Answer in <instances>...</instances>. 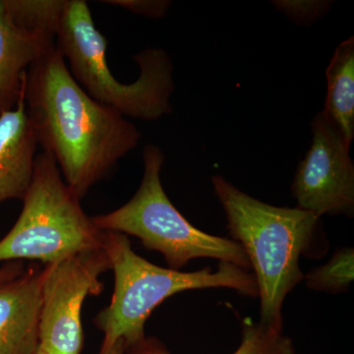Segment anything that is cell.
I'll list each match as a JSON object with an SVG mask.
<instances>
[{
	"label": "cell",
	"instance_id": "277c9868",
	"mask_svg": "<svg viewBox=\"0 0 354 354\" xmlns=\"http://www.w3.org/2000/svg\"><path fill=\"white\" fill-rule=\"evenodd\" d=\"M55 46L83 90L124 118L157 120L171 113L174 84L169 55L160 48H147L134 57L138 79L129 84L116 80L106 60L108 41L84 0H64Z\"/></svg>",
	"mask_w": 354,
	"mask_h": 354
},
{
	"label": "cell",
	"instance_id": "2e32d148",
	"mask_svg": "<svg viewBox=\"0 0 354 354\" xmlns=\"http://www.w3.org/2000/svg\"><path fill=\"white\" fill-rule=\"evenodd\" d=\"M104 3L121 7L130 12L149 18L164 17L171 7V1L165 0H106Z\"/></svg>",
	"mask_w": 354,
	"mask_h": 354
},
{
	"label": "cell",
	"instance_id": "5b68a950",
	"mask_svg": "<svg viewBox=\"0 0 354 354\" xmlns=\"http://www.w3.org/2000/svg\"><path fill=\"white\" fill-rule=\"evenodd\" d=\"M164 162L165 153L158 146L147 145L138 190L120 208L92 218L95 225L104 232L138 237L147 249L162 254L169 269L176 271L198 258H213L250 269L241 244L198 230L172 205L160 179Z\"/></svg>",
	"mask_w": 354,
	"mask_h": 354
},
{
	"label": "cell",
	"instance_id": "30bf717a",
	"mask_svg": "<svg viewBox=\"0 0 354 354\" xmlns=\"http://www.w3.org/2000/svg\"><path fill=\"white\" fill-rule=\"evenodd\" d=\"M43 270L32 266L0 286V354H36Z\"/></svg>",
	"mask_w": 354,
	"mask_h": 354
},
{
	"label": "cell",
	"instance_id": "8fae6325",
	"mask_svg": "<svg viewBox=\"0 0 354 354\" xmlns=\"http://www.w3.org/2000/svg\"><path fill=\"white\" fill-rule=\"evenodd\" d=\"M25 87L15 108L0 115V204L24 199L34 174L39 144L26 109Z\"/></svg>",
	"mask_w": 354,
	"mask_h": 354
},
{
	"label": "cell",
	"instance_id": "5bb4252c",
	"mask_svg": "<svg viewBox=\"0 0 354 354\" xmlns=\"http://www.w3.org/2000/svg\"><path fill=\"white\" fill-rule=\"evenodd\" d=\"M354 278V250L351 247L339 249L322 267L310 271L304 279L309 290L339 293L346 291Z\"/></svg>",
	"mask_w": 354,
	"mask_h": 354
},
{
	"label": "cell",
	"instance_id": "7c38bea8",
	"mask_svg": "<svg viewBox=\"0 0 354 354\" xmlns=\"http://www.w3.org/2000/svg\"><path fill=\"white\" fill-rule=\"evenodd\" d=\"M327 97L324 113L351 146L354 138V38L342 41L326 70Z\"/></svg>",
	"mask_w": 354,
	"mask_h": 354
},
{
	"label": "cell",
	"instance_id": "7a4b0ae2",
	"mask_svg": "<svg viewBox=\"0 0 354 354\" xmlns=\"http://www.w3.org/2000/svg\"><path fill=\"white\" fill-rule=\"evenodd\" d=\"M214 190L234 241L244 249L261 299L262 325L283 328L286 295L304 281L299 259L309 250L320 218L299 208H281L249 196L223 177H212Z\"/></svg>",
	"mask_w": 354,
	"mask_h": 354
},
{
	"label": "cell",
	"instance_id": "ac0fdd59",
	"mask_svg": "<svg viewBox=\"0 0 354 354\" xmlns=\"http://www.w3.org/2000/svg\"><path fill=\"white\" fill-rule=\"evenodd\" d=\"M127 346H125L124 342L120 341L116 342L113 346L108 349L106 351H100L99 354H125L127 351Z\"/></svg>",
	"mask_w": 354,
	"mask_h": 354
},
{
	"label": "cell",
	"instance_id": "8992f818",
	"mask_svg": "<svg viewBox=\"0 0 354 354\" xmlns=\"http://www.w3.org/2000/svg\"><path fill=\"white\" fill-rule=\"evenodd\" d=\"M80 200L65 183L53 156L37 155L21 215L0 241V262L29 259L55 264L102 248L104 232L86 215Z\"/></svg>",
	"mask_w": 354,
	"mask_h": 354
},
{
	"label": "cell",
	"instance_id": "e0dca14e",
	"mask_svg": "<svg viewBox=\"0 0 354 354\" xmlns=\"http://www.w3.org/2000/svg\"><path fill=\"white\" fill-rule=\"evenodd\" d=\"M25 271L24 265L21 261H11L0 268V286L18 278Z\"/></svg>",
	"mask_w": 354,
	"mask_h": 354
},
{
	"label": "cell",
	"instance_id": "3957f363",
	"mask_svg": "<svg viewBox=\"0 0 354 354\" xmlns=\"http://www.w3.org/2000/svg\"><path fill=\"white\" fill-rule=\"evenodd\" d=\"M102 248L111 260L115 283L111 304L95 319L97 329L104 333L100 351L120 341L127 348L141 342L156 307L180 291L225 288L259 297L252 272L232 263L220 262L216 272L211 268L191 272L165 269L143 259L133 251L127 235L114 232H104Z\"/></svg>",
	"mask_w": 354,
	"mask_h": 354
},
{
	"label": "cell",
	"instance_id": "d6986e66",
	"mask_svg": "<svg viewBox=\"0 0 354 354\" xmlns=\"http://www.w3.org/2000/svg\"><path fill=\"white\" fill-rule=\"evenodd\" d=\"M36 354H46V353H44L43 351H41V349L39 348L38 353H37Z\"/></svg>",
	"mask_w": 354,
	"mask_h": 354
},
{
	"label": "cell",
	"instance_id": "9a60e30c",
	"mask_svg": "<svg viewBox=\"0 0 354 354\" xmlns=\"http://www.w3.org/2000/svg\"><path fill=\"white\" fill-rule=\"evenodd\" d=\"M281 12L286 14L295 22L310 24L327 12L329 2L326 1H274Z\"/></svg>",
	"mask_w": 354,
	"mask_h": 354
},
{
	"label": "cell",
	"instance_id": "9c48e42d",
	"mask_svg": "<svg viewBox=\"0 0 354 354\" xmlns=\"http://www.w3.org/2000/svg\"><path fill=\"white\" fill-rule=\"evenodd\" d=\"M64 0H0V115L15 108L32 64L55 46Z\"/></svg>",
	"mask_w": 354,
	"mask_h": 354
},
{
	"label": "cell",
	"instance_id": "4fadbf2b",
	"mask_svg": "<svg viewBox=\"0 0 354 354\" xmlns=\"http://www.w3.org/2000/svg\"><path fill=\"white\" fill-rule=\"evenodd\" d=\"M125 354H171L155 337H144L127 349ZM232 354H295V348L283 328H272L246 321L241 346Z\"/></svg>",
	"mask_w": 354,
	"mask_h": 354
},
{
	"label": "cell",
	"instance_id": "52a82bcc",
	"mask_svg": "<svg viewBox=\"0 0 354 354\" xmlns=\"http://www.w3.org/2000/svg\"><path fill=\"white\" fill-rule=\"evenodd\" d=\"M111 270L104 248L78 253L46 265L41 278L39 349L46 354H80L84 335L81 311L88 295L102 290L100 278Z\"/></svg>",
	"mask_w": 354,
	"mask_h": 354
},
{
	"label": "cell",
	"instance_id": "ba28073f",
	"mask_svg": "<svg viewBox=\"0 0 354 354\" xmlns=\"http://www.w3.org/2000/svg\"><path fill=\"white\" fill-rule=\"evenodd\" d=\"M312 143L291 185L297 208L319 218L354 214V165L351 146L324 111L311 122Z\"/></svg>",
	"mask_w": 354,
	"mask_h": 354
},
{
	"label": "cell",
	"instance_id": "6da1fadb",
	"mask_svg": "<svg viewBox=\"0 0 354 354\" xmlns=\"http://www.w3.org/2000/svg\"><path fill=\"white\" fill-rule=\"evenodd\" d=\"M25 102L39 145L80 199L141 139L127 118L83 90L57 46L28 70Z\"/></svg>",
	"mask_w": 354,
	"mask_h": 354
}]
</instances>
